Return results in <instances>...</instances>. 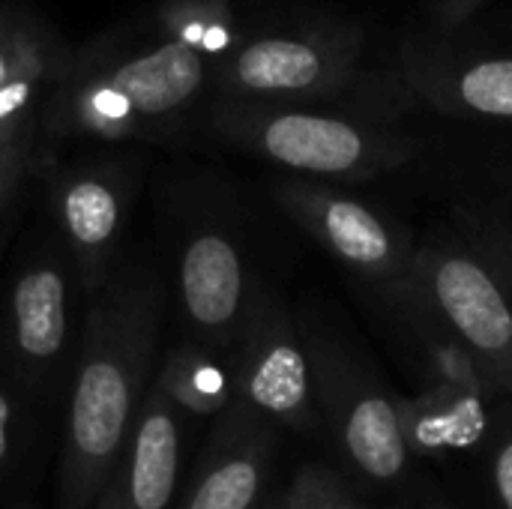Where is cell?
Returning <instances> with one entry per match:
<instances>
[{
  "mask_svg": "<svg viewBox=\"0 0 512 509\" xmlns=\"http://www.w3.org/2000/svg\"><path fill=\"white\" fill-rule=\"evenodd\" d=\"M153 387L177 411L189 414H219L228 411L234 399L231 369L198 345H180L171 351Z\"/></svg>",
  "mask_w": 512,
  "mask_h": 509,
  "instance_id": "16",
  "label": "cell"
},
{
  "mask_svg": "<svg viewBox=\"0 0 512 509\" xmlns=\"http://www.w3.org/2000/svg\"><path fill=\"white\" fill-rule=\"evenodd\" d=\"M177 282L198 348L213 354L237 345L258 303L237 246L219 231H195L183 246Z\"/></svg>",
  "mask_w": 512,
  "mask_h": 509,
  "instance_id": "7",
  "label": "cell"
},
{
  "mask_svg": "<svg viewBox=\"0 0 512 509\" xmlns=\"http://www.w3.org/2000/svg\"><path fill=\"white\" fill-rule=\"evenodd\" d=\"M267 509H282V507H267Z\"/></svg>",
  "mask_w": 512,
  "mask_h": 509,
  "instance_id": "25",
  "label": "cell"
},
{
  "mask_svg": "<svg viewBox=\"0 0 512 509\" xmlns=\"http://www.w3.org/2000/svg\"><path fill=\"white\" fill-rule=\"evenodd\" d=\"M180 459L177 408L150 387L129 444L96 498V509H171L180 483Z\"/></svg>",
  "mask_w": 512,
  "mask_h": 509,
  "instance_id": "10",
  "label": "cell"
},
{
  "mask_svg": "<svg viewBox=\"0 0 512 509\" xmlns=\"http://www.w3.org/2000/svg\"><path fill=\"white\" fill-rule=\"evenodd\" d=\"M30 162H33V141H30V135L18 138L15 144L0 150V213L12 204L21 180L30 171Z\"/></svg>",
  "mask_w": 512,
  "mask_h": 509,
  "instance_id": "20",
  "label": "cell"
},
{
  "mask_svg": "<svg viewBox=\"0 0 512 509\" xmlns=\"http://www.w3.org/2000/svg\"><path fill=\"white\" fill-rule=\"evenodd\" d=\"M63 234L75 252L81 282L99 291L108 282V264L126 216V192L120 174L108 168H87L66 174L54 189Z\"/></svg>",
  "mask_w": 512,
  "mask_h": 509,
  "instance_id": "11",
  "label": "cell"
},
{
  "mask_svg": "<svg viewBox=\"0 0 512 509\" xmlns=\"http://www.w3.org/2000/svg\"><path fill=\"white\" fill-rule=\"evenodd\" d=\"M342 444L351 462L372 480H396L408 465V444L396 405L378 393L357 396L342 411Z\"/></svg>",
  "mask_w": 512,
  "mask_h": 509,
  "instance_id": "15",
  "label": "cell"
},
{
  "mask_svg": "<svg viewBox=\"0 0 512 509\" xmlns=\"http://www.w3.org/2000/svg\"><path fill=\"white\" fill-rule=\"evenodd\" d=\"M426 276L438 312L480 378L512 393V306L495 276L471 255L456 252H432Z\"/></svg>",
  "mask_w": 512,
  "mask_h": 509,
  "instance_id": "5",
  "label": "cell"
},
{
  "mask_svg": "<svg viewBox=\"0 0 512 509\" xmlns=\"http://www.w3.org/2000/svg\"><path fill=\"white\" fill-rule=\"evenodd\" d=\"M336 509H357V507H354V504H345V501H342V504H339Z\"/></svg>",
  "mask_w": 512,
  "mask_h": 509,
  "instance_id": "24",
  "label": "cell"
},
{
  "mask_svg": "<svg viewBox=\"0 0 512 509\" xmlns=\"http://www.w3.org/2000/svg\"><path fill=\"white\" fill-rule=\"evenodd\" d=\"M42 63H54L45 39L18 27H0V84Z\"/></svg>",
  "mask_w": 512,
  "mask_h": 509,
  "instance_id": "18",
  "label": "cell"
},
{
  "mask_svg": "<svg viewBox=\"0 0 512 509\" xmlns=\"http://www.w3.org/2000/svg\"><path fill=\"white\" fill-rule=\"evenodd\" d=\"M69 336V282L60 264L24 270L9 294V342L27 378L51 372Z\"/></svg>",
  "mask_w": 512,
  "mask_h": 509,
  "instance_id": "12",
  "label": "cell"
},
{
  "mask_svg": "<svg viewBox=\"0 0 512 509\" xmlns=\"http://www.w3.org/2000/svg\"><path fill=\"white\" fill-rule=\"evenodd\" d=\"M276 198L351 270L369 279H393L402 273L405 246L399 243L396 231L366 204L306 180L282 183Z\"/></svg>",
  "mask_w": 512,
  "mask_h": 509,
  "instance_id": "8",
  "label": "cell"
},
{
  "mask_svg": "<svg viewBox=\"0 0 512 509\" xmlns=\"http://www.w3.org/2000/svg\"><path fill=\"white\" fill-rule=\"evenodd\" d=\"M207 75L210 60L168 36L129 54H96L63 81L51 105V126L102 138L144 135L186 111Z\"/></svg>",
  "mask_w": 512,
  "mask_h": 509,
  "instance_id": "2",
  "label": "cell"
},
{
  "mask_svg": "<svg viewBox=\"0 0 512 509\" xmlns=\"http://www.w3.org/2000/svg\"><path fill=\"white\" fill-rule=\"evenodd\" d=\"M9 441H12V402L0 390V465L9 456Z\"/></svg>",
  "mask_w": 512,
  "mask_h": 509,
  "instance_id": "23",
  "label": "cell"
},
{
  "mask_svg": "<svg viewBox=\"0 0 512 509\" xmlns=\"http://www.w3.org/2000/svg\"><path fill=\"white\" fill-rule=\"evenodd\" d=\"M483 3H489V0H438L435 3V18L441 24L453 27V24L465 21L468 15H474Z\"/></svg>",
  "mask_w": 512,
  "mask_h": 509,
  "instance_id": "21",
  "label": "cell"
},
{
  "mask_svg": "<svg viewBox=\"0 0 512 509\" xmlns=\"http://www.w3.org/2000/svg\"><path fill=\"white\" fill-rule=\"evenodd\" d=\"M213 126L234 144L315 177H375L402 165L414 150L399 135L345 117L246 99L222 102L213 111Z\"/></svg>",
  "mask_w": 512,
  "mask_h": 509,
  "instance_id": "3",
  "label": "cell"
},
{
  "mask_svg": "<svg viewBox=\"0 0 512 509\" xmlns=\"http://www.w3.org/2000/svg\"><path fill=\"white\" fill-rule=\"evenodd\" d=\"M435 384L417 399L396 402L408 450L450 453L474 447L486 432L483 378L459 345L435 348Z\"/></svg>",
  "mask_w": 512,
  "mask_h": 509,
  "instance_id": "9",
  "label": "cell"
},
{
  "mask_svg": "<svg viewBox=\"0 0 512 509\" xmlns=\"http://www.w3.org/2000/svg\"><path fill=\"white\" fill-rule=\"evenodd\" d=\"M162 324V288L150 270L111 276L87 312L84 345L66 420L60 492L66 509H87L120 462Z\"/></svg>",
  "mask_w": 512,
  "mask_h": 509,
  "instance_id": "1",
  "label": "cell"
},
{
  "mask_svg": "<svg viewBox=\"0 0 512 509\" xmlns=\"http://www.w3.org/2000/svg\"><path fill=\"white\" fill-rule=\"evenodd\" d=\"M342 504L336 480L321 468H303L282 509H336Z\"/></svg>",
  "mask_w": 512,
  "mask_h": 509,
  "instance_id": "19",
  "label": "cell"
},
{
  "mask_svg": "<svg viewBox=\"0 0 512 509\" xmlns=\"http://www.w3.org/2000/svg\"><path fill=\"white\" fill-rule=\"evenodd\" d=\"M495 489L504 509H512V441H507L495 459Z\"/></svg>",
  "mask_w": 512,
  "mask_h": 509,
  "instance_id": "22",
  "label": "cell"
},
{
  "mask_svg": "<svg viewBox=\"0 0 512 509\" xmlns=\"http://www.w3.org/2000/svg\"><path fill=\"white\" fill-rule=\"evenodd\" d=\"M411 81L435 105L512 120V57H486L456 72H444L429 60H411Z\"/></svg>",
  "mask_w": 512,
  "mask_h": 509,
  "instance_id": "14",
  "label": "cell"
},
{
  "mask_svg": "<svg viewBox=\"0 0 512 509\" xmlns=\"http://www.w3.org/2000/svg\"><path fill=\"white\" fill-rule=\"evenodd\" d=\"M54 63L33 66V69H27V72H21V75L0 84V150L15 144L18 138L30 135L27 123H30V114L36 108V99H39L42 87L54 75Z\"/></svg>",
  "mask_w": 512,
  "mask_h": 509,
  "instance_id": "17",
  "label": "cell"
},
{
  "mask_svg": "<svg viewBox=\"0 0 512 509\" xmlns=\"http://www.w3.org/2000/svg\"><path fill=\"white\" fill-rule=\"evenodd\" d=\"M267 462V432L249 417H228L180 509H258Z\"/></svg>",
  "mask_w": 512,
  "mask_h": 509,
  "instance_id": "13",
  "label": "cell"
},
{
  "mask_svg": "<svg viewBox=\"0 0 512 509\" xmlns=\"http://www.w3.org/2000/svg\"><path fill=\"white\" fill-rule=\"evenodd\" d=\"M231 378L234 393L258 414L297 429L312 423L309 360L282 312L255 303L237 342Z\"/></svg>",
  "mask_w": 512,
  "mask_h": 509,
  "instance_id": "6",
  "label": "cell"
},
{
  "mask_svg": "<svg viewBox=\"0 0 512 509\" xmlns=\"http://www.w3.org/2000/svg\"><path fill=\"white\" fill-rule=\"evenodd\" d=\"M357 57L354 36H255L237 42L219 63V84L231 99L279 102L342 90Z\"/></svg>",
  "mask_w": 512,
  "mask_h": 509,
  "instance_id": "4",
  "label": "cell"
}]
</instances>
